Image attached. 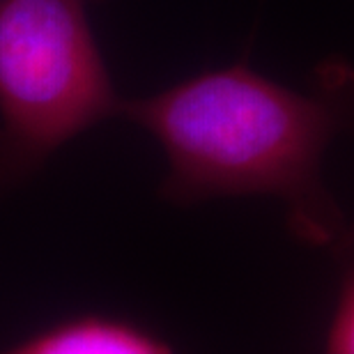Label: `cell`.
Returning a JSON list of instances; mask_svg holds the SVG:
<instances>
[{
    "label": "cell",
    "mask_w": 354,
    "mask_h": 354,
    "mask_svg": "<svg viewBox=\"0 0 354 354\" xmlns=\"http://www.w3.org/2000/svg\"><path fill=\"white\" fill-rule=\"evenodd\" d=\"M97 3L0 0V194L122 111L90 28Z\"/></svg>",
    "instance_id": "obj_2"
},
{
    "label": "cell",
    "mask_w": 354,
    "mask_h": 354,
    "mask_svg": "<svg viewBox=\"0 0 354 354\" xmlns=\"http://www.w3.org/2000/svg\"><path fill=\"white\" fill-rule=\"evenodd\" d=\"M324 354H354V267L350 269L338 297Z\"/></svg>",
    "instance_id": "obj_4"
},
{
    "label": "cell",
    "mask_w": 354,
    "mask_h": 354,
    "mask_svg": "<svg viewBox=\"0 0 354 354\" xmlns=\"http://www.w3.org/2000/svg\"><path fill=\"white\" fill-rule=\"evenodd\" d=\"M352 113L348 67L331 65L327 86L306 95L237 62L159 95L124 99L120 115L159 140L171 203L274 196L288 205L297 235L327 244L343 221L322 187L320 164Z\"/></svg>",
    "instance_id": "obj_1"
},
{
    "label": "cell",
    "mask_w": 354,
    "mask_h": 354,
    "mask_svg": "<svg viewBox=\"0 0 354 354\" xmlns=\"http://www.w3.org/2000/svg\"><path fill=\"white\" fill-rule=\"evenodd\" d=\"M0 354H173L164 341L136 324L106 315L69 317Z\"/></svg>",
    "instance_id": "obj_3"
}]
</instances>
